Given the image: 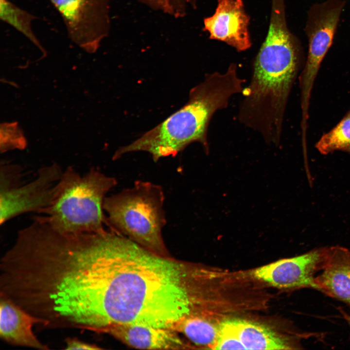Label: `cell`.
Here are the masks:
<instances>
[{
	"label": "cell",
	"mask_w": 350,
	"mask_h": 350,
	"mask_svg": "<svg viewBox=\"0 0 350 350\" xmlns=\"http://www.w3.org/2000/svg\"><path fill=\"white\" fill-rule=\"evenodd\" d=\"M175 18L183 17L187 14L189 8H195L196 0H168Z\"/></svg>",
	"instance_id": "ac0fdd59"
},
{
	"label": "cell",
	"mask_w": 350,
	"mask_h": 350,
	"mask_svg": "<svg viewBox=\"0 0 350 350\" xmlns=\"http://www.w3.org/2000/svg\"><path fill=\"white\" fill-rule=\"evenodd\" d=\"M92 332L115 324L172 329L200 314L194 265L153 253L112 230L99 233Z\"/></svg>",
	"instance_id": "6da1fadb"
},
{
	"label": "cell",
	"mask_w": 350,
	"mask_h": 350,
	"mask_svg": "<svg viewBox=\"0 0 350 350\" xmlns=\"http://www.w3.org/2000/svg\"><path fill=\"white\" fill-rule=\"evenodd\" d=\"M164 200L160 185L137 180L132 187L105 197V224L144 248L171 257L162 233L167 223Z\"/></svg>",
	"instance_id": "277c9868"
},
{
	"label": "cell",
	"mask_w": 350,
	"mask_h": 350,
	"mask_svg": "<svg viewBox=\"0 0 350 350\" xmlns=\"http://www.w3.org/2000/svg\"><path fill=\"white\" fill-rule=\"evenodd\" d=\"M117 184L115 178L92 168L84 175L72 167L63 172L53 201L40 213L54 229L61 232H98L105 228L103 204Z\"/></svg>",
	"instance_id": "3957f363"
},
{
	"label": "cell",
	"mask_w": 350,
	"mask_h": 350,
	"mask_svg": "<svg viewBox=\"0 0 350 350\" xmlns=\"http://www.w3.org/2000/svg\"><path fill=\"white\" fill-rule=\"evenodd\" d=\"M245 81L238 75L235 63L230 64L224 72L206 74L204 80L190 90L186 104L139 139L119 148L113 159L144 151L157 162L162 158L175 156L194 142L200 143L208 154L207 133L211 118L228 106L233 95L242 93Z\"/></svg>",
	"instance_id": "7a4b0ae2"
},
{
	"label": "cell",
	"mask_w": 350,
	"mask_h": 350,
	"mask_svg": "<svg viewBox=\"0 0 350 350\" xmlns=\"http://www.w3.org/2000/svg\"><path fill=\"white\" fill-rule=\"evenodd\" d=\"M54 163L40 168L36 177L23 183L21 168L3 164L0 170V224L28 212L40 213L52 204L63 174Z\"/></svg>",
	"instance_id": "5b68a950"
},
{
	"label": "cell",
	"mask_w": 350,
	"mask_h": 350,
	"mask_svg": "<svg viewBox=\"0 0 350 350\" xmlns=\"http://www.w3.org/2000/svg\"><path fill=\"white\" fill-rule=\"evenodd\" d=\"M0 18L24 35L43 52L45 50L35 34L32 22L35 17L9 0H0Z\"/></svg>",
	"instance_id": "9a60e30c"
},
{
	"label": "cell",
	"mask_w": 350,
	"mask_h": 350,
	"mask_svg": "<svg viewBox=\"0 0 350 350\" xmlns=\"http://www.w3.org/2000/svg\"><path fill=\"white\" fill-rule=\"evenodd\" d=\"M155 10L171 15L172 8L168 0H138Z\"/></svg>",
	"instance_id": "d6986e66"
},
{
	"label": "cell",
	"mask_w": 350,
	"mask_h": 350,
	"mask_svg": "<svg viewBox=\"0 0 350 350\" xmlns=\"http://www.w3.org/2000/svg\"><path fill=\"white\" fill-rule=\"evenodd\" d=\"M109 334L132 348L144 350H185L192 346L170 329L150 326L115 324L105 330Z\"/></svg>",
	"instance_id": "30bf717a"
},
{
	"label": "cell",
	"mask_w": 350,
	"mask_h": 350,
	"mask_svg": "<svg viewBox=\"0 0 350 350\" xmlns=\"http://www.w3.org/2000/svg\"><path fill=\"white\" fill-rule=\"evenodd\" d=\"M344 6L343 0H327L314 4L308 12L305 32L308 52L299 76L300 106L304 116L309 114L314 84L322 61L332 43Z\"/></svg>",
	"instance_id": "8992f818"
},
{
	"label": "cell",
	"mask_w": 350,
	"mask_h": 350,
	"mask_svg": "<svg viewBox=\"0 0 350 350\" xmlns=\"http://www.w3.org/2000/svg\"><path fill=\"white\" fill-rule=\"evenodd\" d=\"M329 247L313 249L301 255L283 259L253 270L257 279L283 289H317L315 274L322 270Z\"/></svg>",
	"instance_id": "ba28073f"
},
{
	"label": "cell",
	"mask_w": 350,
	"mask_h": 350,
	"mask_svg": "<svg viewBox=\"0 0 350 350\" xmlns=\"http://www.w3.org/2000/svg\"><path fill=\"white\" fill-rule=\"evenodd\" d=\"M229 320L245 350L298 349L288 338L263 325L242 319Z\"/></svg>",
	"instance_id": "4fadbf2b"
},
{
	"label": "cell",
	"mask_w": 350,
	"mask_h": 350,
	"mask_svg": "<svg viewBox=\"0 0 350 350\" xmlns=\"http://www.w3.org/2000/svg\"><path fill=\"white\" fill-rule=\"evenodd\" d=\"M70 40L86 52L97 51L110 30L111 0H50Z\"/></svg>",
	"instance_id": "52a82bcc"
},
{
	"label": "cell",
	"mask_w": 350,
	"mask_h": 350,
	"mask_svg": "<svg viewBox=\"0 0 350 350\" xmlns=\"http://www.w3.org/2000/svg\"><path fill=\"white\" fill-rule=\"evenodd\" d=\"M66 350H101L99 346L82 341L77 338H68L66 340Z\"/></svg>",
	"instance_id": "ffe728a7"
},
{
	"label": "cell",
	"mask_w": 350,
	"mask_h": 350,
	"mask_svg": "<svg viewBox=\"0 0 350 350\" xmlns=\"http://www.w3.org/2000/svg\"><path fill=\"white\" fill-rule=\"evenodd\" d=\"M172 330L184 334L194 344L213 349L219 332L216 326L202 315L188 317L178 322Z\"/></svg>",
	"instance_id": "5bb4252c"
},
{
	"label": "cell",
	"mask_w": 350,
	"mask_h": 350,
	"mask_svg": "<svg viewBox=\"0 0 350 350\" xmlns=\"http://www.w3.org/2000/svg\"><path fill=\"white\" fill-rule=\"evenodd\" d=\"M341 313H342L343 316H344V318L346 320L348 324H349V326L350 327V315L346 314L345 312H344L342 310H340Z\"/></svg>",
	"instance_id": "44dd1931"
},
{
	"label": "cell",
	"mask_w": 350,
	"mask_h": 350,
	"mask_svg": "<svg viewBox=\"0 0 350 350\" xmlns=\"http://www.w3.org/2000/svg\"><path fill=\"white\" fill-rule=\"evenodd\" d=\"M0 336L11 345L48 350L36 337L33 326L46 321L28 313L12 301L0 297Z\"/></svg>",
	"instance_id": "8fae6325"
},
{
	"label": "cell",
	"mask_w": 350,
	"mask_h": 350,
	"mask_svg": "<svg viewBox=\"0 0 350 350\" xmlns=\"http://www.w3.org/2000/svg\"><path fill=\"white\" fill-rule=\"evenodd\" d=\"M212 349H245L241 342L229 319L224 320L219 325L218 337Z\"/></svg>",
	"instance_id": "e0dca14e"
},
{
	"label": "cell",
	"mask_w": 350,
	"mask_h": 350,
	"mask_svg": "<svg viewBox=\"0 0 350 350\" xmlns=\"http://www.w3.org/2000/svg\"><path fill=\"white\" fill-rule=\"evenodd\" d=\"M322 270L315 277L316 290L350 305V251L340 246L329 247Z\"/></svg>",
	"instance_id": "7c38bea8"
},
{
	"label": "cell",
	"mask_w": 350,
	"mask_h": 350,
	"mask_svg": "<svg viewBox=\"0 0 350 350\" xmlns=\"http://www.w3.org/2000/svg\"><path fill=\"white\" fill-rule=\"evenodd\" d=\"M315 147L322 155L336 151L350 154V110L333 128L321 136Z\"/></svg>",
	"instance_id": "2e32d148"
},
{
	"label": "cell",
	"mask_w": 350,
	"mask_h": 350,
	"mask_svg": "<svg viewBox=\"0 0 350 350\" xmlns=\"http://www.w3.org/2000/svg\"><path fill=\"white\" fill-rule=\"evenodd\" d=\"M213 15L205 18V29L210 38L223 41L238 52L251 46L248 30L249 17L242 0H217Z\"/></svg>",
	"instance_id": "9c48e42d"
}]
</instances>
